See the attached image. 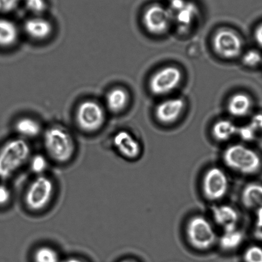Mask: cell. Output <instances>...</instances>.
<instances>
[{
  "mask_svg": "<svg viewBox=\"0 0 262 262\" xmlns=\"http://www.w3.org/2000/svg\"><path fill=\"white\" fill-rule=\"evenodd\" d=\"M43 144L48 157L57 164L70 162L75 154V140L70 132L62 126L48 128L43 134Z\"/></svg>",
  "mask_w": 262,
  "mask_h": 262,
  "instance_id": "1",
  "label": "cell"
},
{
  "mask_svg": "<svg viewBox=\"0 0 262 262\" xmlns=\"http://www.w3.org/2000/svg\"><path fill=\"white\" fill-rule=\"evenodd\" d=\"M30 157L31 147L27 140L17 137L7 141L0 148V179H9Z\"/></svg>",
  "mask_w": 262,
  "mask_h": 262,
  "instance_id": "2",
  "label": "cell"
},
{
  "mask_svg": "<svg viewBox=\"0 0 262 262\" xmlns=\"http://www.w3.org/2000/svg\"><path fill=\"white\" fill-rule=\"evenodd\" d=\"M54 182L47 175L37 176L27 187L24 203L28 210L40 212L47 208L54 197Z\"/></svg>",
  "mask_w": 262,
  "mask_h": 262,
  "instance_id": "3",
  "label": "cell"
},
{
  "mask_svg": "<svg viewBox=\"0 0 262 262\" xmlns=\"http://www.w3.org/2000/svg\"><path fill=\"white\" fill-rule=\"evenodd\" d=\"M223 160L226 166L243 174H253L261 166V160L254 150L242 144H233L225 150Z\"/></svg>",
  "mask_w": 262,
  "mask_h": 262,
  "instance_id": "4",
  "label": "cell"
},
{
  "mask_svg": "<svg viewBox=\"0 0 262 262\" xmlns=\"http://www.w3.org/2000/svg\"><path fill=\"white\" fill-rule=\"evenodd\" d=\"M76 125L86 134L100 130L106 121L105 109L97 101L85 100L78 104L75 114Z\"/></svg>",
  "mask_w": 262,
  "mask_h": 262,
  "instance_id": "5",
  "label": "cell"
},
{
  "mask_svg": "<svg viewBox=\"0 0 262 262\" xmlns=\"http://www.w3.org/2000/svg\"><path fill=\"white\" fill-rule=\"evenodd\" d=\"M187 237L193 247L200 250L209 249L215 243L216 233L207 219L197 216L188 224Z\"/></svg>",
  "mask_w": 262,
  "mask_h": 262,
  "instance_id": "6",
  "label": "cell"
},
{
  "mask_svg": "<svg viewBox=\"0 0 262 262\" xmlns=\"http://www.w3.org/2000/svg\"><path fill=\"white\" fill-rule=\"evenodd\" d=\"M182 73L179 68L170 66L163 68L150 79L149 88L155 95H167L174 91L181 83Z\"/></svg>",
  "mask_w": 262,
  "mask_h": 262,
  "instance_id": "7",
  "label": "cell"
},
{
  "mask_svg": "<svg viewBox=\"0 0 262 262\" xmlns=\"http://www.w3.org/2000/svg\"><path fill=\"white\" fill-rule=\"evenodd\" d=\"M213 50L221 57L231 59L237 57L243 50V40L233 30L223 29L218 30L213 37Z\"/></svg>",
  "mask_w": 262,
  "mask_h": 262,
  "instance_id": "8",
  "label": "cell"
},
{
  "mask_svg": "<svg viewBox=\"0 0 262 262\" xmlns=\"http://www.w3.org/2000/svg\"><path fill=\"white\" fill-rule=\"evenodd\" d=\"M172 17L169 8L161 4H154L146 9L142 20L147 31L152 34L161 35L169 29Z\"/></svg>",
  "mask_w": 262,
  "mask_h": 262,
  "instance_id": "9",
  "label": "cell"
},
{
  "mask_svg": "<svg viewBox=\"0 0 262 262\" xmlns=\"http://www.w3.org/2000/svg\"><path fill=\"white\" fill-rule=\"evenodd\" d=\"M229 181L227 175L222 169L210 168L206 173L203 182V192L207 199L218 201L227 194Z\"/></svg>",
  "mask_w": 262,
  "mask_h": 262,
  "instance_id": "10",
  "label": "cell"
},
{
  "mask_svg": "<svg viewBox=\"0 0 262 262\" xmlns=\"http://www.w3.org/2000/svg\"><path fill=\"white\" fill-rule=\"evenodd\" d=\"M25 34L35 41H44L52 36L54 27L49 19L41 16H32L24 25Z\"/></svg>",
  "mask_w": 262,
  "mask_h": 262,
  "instance_id": "11",
  "label": "cell"
},
{
  "mask_svg": "<svg viewBox=\"0 0 262 262\" xmlns=\"http://www.w3.org/2000/svg\"><path fill=\"white\" fill-rule=\"evenodd\" d=\"M113 144L117 151L126 159L134 160L141 154L139 142L128 132H116L113 137Z\"/></svg>",
  "mask_w": 262,
  "mask_h": 262,
  "instance_id": "12",
  "label": "cell"
},
{
  "mask_svg": "<svg viewBox=\"0 0 262 262\" xmlns=\"http://www.w3.org/2000/svg\"><path fill=\"white\" fill-rule=\"evenodd\" d=\"M184 108L185 102L182 99H169L157 105L155 115L158 120L162 123L170 124L180 118Z\"/></svg>",
  "mask_w": 262,
  "mask_h": 262,
  "instance_id": "13",
  "label": "cell"
},
{
  "mask_svg": "<svg viewBox=\"0 0 262 262\" xmlns=\"http://www.w3.org/2000/svg\"><path fill=\"white\" fill-rule=\"evenodd\" d=\"M129 101L128 91L120 86L109 90L105 96V105L113 114H119L125 110Z\"/></svg>",
  "mask_w": 262,
  "mask_h": 262,
  "instance_id": "14",
  "label": "cell"
},
{
  "mask_svg": "<svg viewBox=\"0 0 262 262\" xmlns=\"http://www.w3.org/2000/svg\"><path fill=\"white\" fill-rule=\"evenodd\" d=\"M19 39V30L11 20L0 17V48L14 47Z\"/></svg>",
  "mask_w": 262,
  "mask_h": 262,
  "instance_id": "15",
  "label": "cell"
},
{
  "mask_svg": "<svg viewBox=\"0 0 262 262\" xmlns=\"http://www.w3.org/2000/svg\"><path fill=\"white\" fill-rule=\"evenodd\" d=\"M14 129L19 137L27 140L34 139L42 133V125L31 117H21L15 122Z\"/></svg>",
  "mask_w": 262,
  "mask_h": 262,
  "instance_id": "16",
  "label": "cell"
},
{
  "mask_svg": "<svg viewBox=\"0 0 262 262\" xmlns=\"http://www.w3.org/2000/svg\"><path fill=\"white\" fill-rule=\"evenodd\" d=\"M213 217L216 223L224 230L236 228L238 221L237 212L228 205H221L213 210Z\"/></svg>",
  "mask_w": 262,
  "mask_h": 262,
  "instance_id": "17",
  "label": "cell"
},
{
  "mask_svg": "<svg viewBox=\"0 0 262 262\" xmlns=\"http://www.w3.org/2000/svg\"><path fill=\"white\" fill-rule=\"evenodd\" d=\"M252 108V100L248 95L237 93L229 100L228 110L231 116L243 118L248 115Z\"/></svg>",
  "mask_w": 262,
  "mask_h": 262,
  "instance_id": "18",
  "label": "cell"
},
{
  "mask_svg": "<svg viewBox=\"0 0 262 262\" xmlns=\"http://www.w3.org/2000/svg\"><path fill=\"white\" fill-rule=\"evenodd\" d=\"M241 199L246 208L256 210L262 208V185L256 183L247 185L242 192Z\"/></svg>",
  "mask_w": 262,
  "mask_h": 262,
  "instance_id": "19",
  "label": "cell"
},
{
  "mask_svg": "<svg viewBox=\"0 0 262 262\" xmlns=\"http://www.w3.org/2000/svg\"><path fill=\"white\" fill-rule=\"evenodd\" d=\"M237 127L232 121L223 119L216 122L212 128L213 136L219 141H226L237 133Z\"/></svg>",
  "mask_w": 262,
  "mask_h": 262,
  "instance_id": "20",
  "label": "cell"
},
{
  "mask_svg": "<svg viewBox=\"0 0 262 262\" xmlns=\"http://www.w3.org/2000/svg\"><path fill=\"white\" fill-rule=\"evenodd\" d=\"M176 19L180 27L191 25L198 14V7L192 2L187 1L182 8L176 12Z\"/></svg>",
  "mask_w": 262,
  "mask_h": 262,
  "instance_id": "21",
  "label": "cell"
},
{
  "mask_svg": "<svg viewBox=\"0 0 262 262\" xmlns=\"http://www.w3.org/2000/svg\"><path fill=\"white\" fill-rule=\"evenodd\" d=\"M244 236L243 233L237 228L230 229L224 230L223 235L220 238L221 248L226 250H232L238 248L243 243Z\"/></svg>",
  "mask_w": 262,
  "mask_h": 262,
  "instance_id": "22",
  "label": "cell"
},
{
  "mask_svg": "<svg viewBox=\"0 0 262 262\" xmlns=\"http://www.w3.org/2000/svg\"><path fill=\"white\" fill-rule=\"evenodd\" d=\"M33 258L34 262H60L58 252L49 246H42L35 249Z\"/></svg>",
  "mask_w": 262,
  "mask_h": 262,
  "instance_id": "23",
  "label": "cell"
},
{
  "mask_svg": "<svg viewBox=\"0 0 262 262\" xmlns=\"http://www.w3.org/2000/svg\"><path fill=\"white\" fill-rule=\"evenodd\" d=\"M29 161L32 172L37 176L45 174L46 170L49 165L47 157L42 154H36L30 157Z\"/></svg>",
  "mask_w": 262,
  "mask_h": 262,
  "instance_id": "24",
  "label": "cell"
},
{
  "mask_svg": "<svg viewBox=\"0 0 262 262\" xmlns=\"http://www.w3.org/2000/svg\"><path fill=\"white\" fill-rule=\"evenodd\" d=\"M28 11L33 16H41L48 8L47 0H23Z\"/></svg>",
  "mask_w": 262,
  "mask_h": 262,
  "instance_id": "25",
  "label": "cell"
},
{
  "mask_svg": "<svg viewBox=\"0 0 262 262\" xmlns=\"http://www.w3.org/2000/svg\"><path fill=\"white\" fill-rule=\"evenodd\" d=\"M243 60L248 67H256L262 62V55L258 50H250L244 55Z\"/></svg>",
  "mask_w": 262,
  "mask_h": 262,
  "instance_id": "26",
  "label": "cell"
},
{
  "mask_svg": "<svg viewBox=\"0 0 262 262\" xmlns=\"http://www.w3.org/2000/svg\"><path fill=\"white\" fill-rule=\"evenodd\" d=\"M246 262H262V248L258 246H252L246 249L244 253Z\"/></svg>",
  "mask_w": 262,
  "mask_h": 262,
  "instance_id": "27",
  "label": "cell"
},
{
  "mask_svg": "<svg viewBox=\"0 0 262 262\" xmlns=\"http://www.w3.org/2000/svg\"><path fill=\"white\" fill-rule=\"evenodd\" d=\"M23 0H0V13L7 14L15 11Z\"/></svg>",
  "mask_w": 262,
  "mask_h": 262,
  "instance_id": "28",
  "label": "cell"
},
{
  "mask_svg": "<svg viewBox=\"0 0 262 262\" xmlns=\"http://www.w3.org/2000/svg\"><path fill=\"white\" fill-rule=\"evenodd\" d=\"M256 133V131L249 124L248 125H244L238 128L236 134L243 141H251L255 137Z\"/></svg>",
  "mask_w": 262,
  "mask_h": 262,
  "instance_id": "29",
  "label": "cell"
},
{
  "mask_svg": "<svg viewBox=\"0 0 262 262\" xmlns=\"http://www.w3.org/2000/svg\"><path fill=\"white\" fill-rule=\"evenodd\" d=\"M11 200V190L7 185L0 184V207H4L8 205Z\"/></svg>",
  "mask_w": 262,
  "mask_h": 262,
  "instance_id": "30",
  "label": "cell"
},
{
  "mask_svg": "<svg viewBox=\"0 0 262 262\" xmlns=\"http://www.w3.org/2000/svg\"><path fill=\"white\" fill-rule=\"evenodd\" d=\"M249 124L256 132L262 131V113L256 114L252 117Z\"/></svg>",
  "mask_w": 262,
  "mask_h": 262,
  "instance_id": "31",
  "label": "cell"
},
{
  "mask_svg": "<svg viewBox=\"0 0 262 262\" xmlns=\"http://www.w3.org/2000/svg\"><path fill=\"white\" fill-rule=\"evenodd\" d=\"M254 37L257 44L262 48V24L256 27L254 33Z\"/></svg>",
  "mask_w": 262,
  "mask_h": 262,
  "instance_id": "32",
  "label": "cell"
},
{
  "mask_svg": "<svg viewBox=\"0 0 262 262\" xmlns=\"http://www.w3.org/2000/svg\"><path fill=\"white\" fill-rule=\"evenodd\" d=\"M257 210V223L256 226L258 228L262 229V208Z\"/></svg>",
  "mask_w": 262,
  "mask_h": 262,
  "instance_id": "33",
  "label": "cell"
},
{
  "mask_svg": "<svg viewBox=\"0 0 262 262\" xmlns=\"http://www.w3.org/2000/svg\"><path fill=\"white\" fill-rule=\"evenodd\" d=\"M60 262H85L81 259L75 258V257H73V258H68L67 259H65L64 260Z\"/></svg>",
  "mask_w": 262,
  "mask_h": 262,
  "instance_id": "34",
  "label": "cell"
},
{
  "mask_svg": "<svg viewBox=\"0 0 262 262\" xmlns=\"http://www.w3.org/2000/svg\"><path fill=\"white\" fill-rule=\"evenodd\" d=\"M121 262H136L133 260H130V259H126V260L122 261Z\"/></svg>",
  "mask_w": 262,
  "mask_h": 262,
  "instance_id": "35",
  "label": "cell"
}]
</instances>
